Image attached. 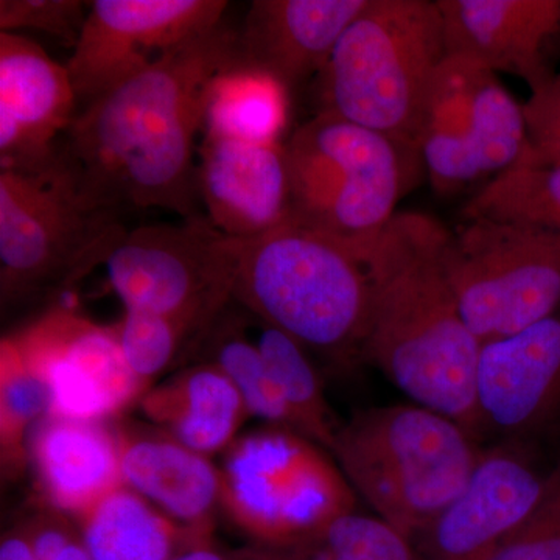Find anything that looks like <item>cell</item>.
Instances as JSON below:
<instances>
[{
	"label": "cell",
	"instance_id": "obj_1",
	"mask_svg": "<svg viewBox=\"0 0 560 560\" xmlns=\"http://www.w3.org/2000/svg\"><path fill=\"white\" fill-rule=\"evenodd\" d=\"M235 38L221 22L79 110L60 153L92 206L198 215L195 140L209 84L237 62Z\"/></svg>",
	"mask_w": 560,
	"mask_h": 560
},
{
	"label": "cell",
	"instance_id": "obj_12",
	"mask_svg": "<svg viewBox=\"0 0 560 560\" xmlns=\"http://www.w3.org/2000/svg\"><path fill=\"white\" fill-rule=\"evenodd\" d=\"M11 337L46 388L49 415L108 422L149 390L128 368L113 327L68 305Z\"/></svg>",
	"mask_w": 560,
	"mask_h": 560
},
{
	"label": "cell",
	"instance_id": "obj_18",
	"mask_svg": "<svg viewBox=\"0 0 560 560\" xmlns=\"http://www.w3.org/2000/svg\"><path fill=\"white\" fill-rule=\"evenodd\" d=\"M368 0H256L235 31L237 65L261 70L290 92L319 75Z\"/></svg>",
	"mask_w": 560,
	"mask_h": 560
},
{
	"label": "cell",
	"instance_id": "obj_29",
	"mask_svg": "<svg viewBox=\"0 0 560 560\" xmlns=\"http://www.w3.org/2000/svg\"><path fill=\"white\" fill-rule=\"evenodd\" d=\"M287 560H419L415 541L383 518L350 512Z\"/></svg>",
	"mask_w": 560,
	"mask_h": 560
},
{
	"label": "cell",
	"instance_id": "obj_8",
	"mask_svg": "<svg viewBox=\"0 0 560 560\" xmlns=\"http://www.w3.org/2000/svg\"><path fill=\"white\" fill-rule=\"evenodd\" d=\"M125 232L120 213L81 195L61 153L40 171H0L2 305L83 278L105 264Z\"/></svg>",
	"mask_w": 560,
	"mask_h": 560
},
{
	"label": "cell",
	"instance_id": "obj_28",
	"mask_svg": "<svg viewBox=\"0 0 560 560\" xmlns=\"http://www.w3.org/2000/svg\"><path fill=\"white\" fill-rule=\"evenodd\" d=\"M209 363L215 364L241 394L250 418L267 420L272 427L296 431V422L272 382L256 342L235 327L215 329Z\"/></svg>",
	"mask_w": 560,
	"mask_h": 560
},
{
	"label": "cell",
	"instance_id": "obj_20",
	"mask_svg": "<svg viewBox=\"0 0 560 560\" xmlns=\"http://www.w3.org/2000/svg\"><path fill=\"white\" fill-rule=\"evenodd\" d=\"M125 485L187 528L210 534L221 508L220 469L171 434L119 430Z\"/></svg>",
	"mask_w": 560,
	"mask_h": 560
},
{
	"label": "cell",
	"instance_id": "obj_6",
	"mask_svg": "<svg viewBox=\"0 0 560 560\" xmlns=\"http://www.w3.org/2000/svg\"><path fill=\"white\" fill-rule=\"evenodd\" d=\"M291 220L349 243L377 234L425 172L412 143L316 114L285 143Z\"/></svg>",
	"mask_w": 560,
	"mask_h": 560
},
{
	"label": "cell",
	"instance_id": "obj_27",
	"mask_svg": "<svg viewBox=\"0 0 560 560\" xmlns=\"http://www.w3.org/2000/svg\"><path fill=\"white\" fill-rule=\"evenodd\" d=\"M49 415L46 388L31 370L14 338L0 342V467L3 480H14L28 467V441Z\"/></svg>",
	"mask_w": 560,
	"mask_h": 560
},
{
	"label": "cell",
	"instance_id": "obj_23",
	"mask_svg": "<svg viewBox=\"0 0 560 560\" xmlns=\"http://www.w3.org/2000/svg\"><path fill=\"white\" fill-rule=\"evenodd\" d=\"M79 525L92 560H172L212 544L210 534L179 525L127 485L81 515Z\"/></svg>",
	"mask_w": 560,
	"mask_h": 560
},
{
	"label": "cell",
	"instance_id": "obj_16",
	"mask_svg": "<svg viewBox=\"0 0 560 560\" xmlns=\"http://www.w3.org/2000/svg\"><path fill=\"white\" fill-rule=\"evenodd\" d=\"M198 191L213 226L249 241L291 220L285 143H254L205 136Z\"/></svg>",
	"mask_w": 560,
	"mask_h": 560
},
{
	"label": "cell",
	"instance_id": "obj_32",
	"mask_svg": "<svg viewBox=\"0 0 560 560\" xmlns=\"http://www.w3.org/2000/svg\"><path fill=\"white\" fill-rule=\"evenodd\" d=\"M88 11L80 0H2L0 32L38 31L75 47Z\"/></svg>",
	"mask_w": 560,
	"mask_h": 560
},
{
	"label": "cell",
	"instance_id": "obj_9",
	"mask_svg": "<svg viewBox=\"0 0 560 560\" xmlns=\"http://www.w3.org/2000/svg\"><path fill=\"white\" fill-rule=\"evenodd\" d=\"M442 268L481 346L560 312V238L547 232L463 220L445 238Z\"/></svg>",
	"mask_w": 560,
	"mask_h": 560
},
{
	"label": "cell",
	"instance_id": "obj_22",
	"mask_svg": "<svg viewBox=\"0 0 560 560\" xmlns=\"http://www.w3.org/2000/svg\"><path fill=\"white\" fill-rule=\"evenodd\" d=\"M481 69L466 58L445 57L427 92L416 147L438 194H456L475 184L469 158L470 113Z\"/></svg>",
	"mask_w": 560,
	"mask_h": 560
},
{
	"label": "cell",
	"instance_id": "obj_13",
	"mask_svg": "<svg viewBox=\"0 0 560 560\" xmlns=\"http://www.w3.org/2000/svg\"><path fill=\"white\" fill-rule=\"evenodd\" d=\"M548 471L518 444L482 451L469 481L419 537L423 560H486L539 501Z\"/></svg>",
	"mask_w": 560,
	"mask_h": 560
},
{
	"label": "cell",
	"instance_id": "obj_15",
	"mask_svg": "<svg viewBox=\"0 0 560 560\" xmlns=\"http://www.w3.org/2000/svg\"><path fill=\"white\" fill-rule=\"evenodd\" d=\"M77 114L68 68L27 36L0 32V171L36 172L57 161L55 142Z\"/></svg>",
	"mask_w": 560,
	"mask_h": 560
},
{
	"label": "cell",
	"instance_id": "obj_14",
	"mask_svg": "<svg viewBox=\"0 0 560 560\" xmlns=\"http://www.w3.org/2000/svg\"><path fill=\"white\" fill-rule=\"evenodd\" d=\"M481 429L510 441L560 427V312L503 340L482 345L477 372Z\"/></svg>",
	"mask_w": 560,
	"mask_h": 560
},
{
	"label": "cell",
	"instance_id": "obj_31",
	"mask_svg": "<svg viewBox=\"0 0 560 560\" xmlns=\"http://www.w3.org/2000/svg\"><path fill=\"white\" fill-rule=\"evenodd\" d=\"M486 560H560V458L528 517Z\"/></svg>",
	"mask_w": 560,
	"mask_h": 560
},
{
	"label": "cell",
	"instance_id": "obj_3",
	"mask_svg": "<svg viewBox=\"0 0 560 560\" xmlns=\"http://www.w3.org/2000/svg\"><path fill=\"white\" fill-rule=\"evenodd\" d=\"M232 300L302 348L348 360L363 352L372 283L352 243L290 220L234 241Z\"/></svg>",
	"mask_w": 560,
	"mask_h": 560
},
{
	"label": "cell",
	"instance_id": "obj_25",
	"mask_svg": "<svg viewBox=\"0 0 560 560\" xmlns=\"http://www.w3.org/2000/svg\"><path fill=\"white\" fill-rule=\"evenodd\" d=\"M463 220L521 224L560 238V164L518 161L478 187Z\"/></svg>",
	"mask_w": 560,
	"mask_h": 560
},
{
	"label": "cell",
	"instance_id": "obj_34",
	"mask_svg": "<svg viewBox=\"0 0 560 560\" xmlns=\"http://www.w3.org/2000/svg\"><path fill=\"white\" fill-rule=\"evenodd\" d=\"M0 560H36L22 525L3 534L0 541Z\"/></svg>",
	"mask_w": 560,
	"mask_h": 560
},
{
	"label": "cell",
	"instance_id": "obj_36",
	"mask_svg": "<svg viewBox=\"0 0 560 560\" xmlns=\"http://www.w3.org/2000/svg\"><path fill=\"white\" fill-rule=\"evenodd\" d=\"M55 560H92L90 551L86 550V547H84L83 539H81V536L79 539H75L73 541H70L68 547L65 548L58 555V558Z\"/></svg>",
	"mask_w": 560,
	"mask_h": 560
},
{
	"label": "cell",
	"instance_id": "obj_2",
	"mask_svg": "<svg viewBox=\"0 0 560 560\" xmlns=\"http://www.w3.org/2000/svg\"><path fill=\"white\" fill-rule=\"evenodd\" d=\"M448 228L420 212H397L377 234L353 243L372 283L361 357L412 404L481 431L477 372L481 342L467 326L442 268Z\"/></svg>",
	"mask_w": 560,
	"mask_h": 560
},
{
	"label": "cell",
	"instance_id": "obj_7",
	"mask_svg": "<svg viewBox=\"0 0 560 560\" xmlns=\"http://www.w3.org/2000/svg\"><path fill=\"white\" fill-rule=\"evenodd\" d=\"M220 481L221 510L257 544L289 558L355 512L357 493L338 464L318 444L282 427L232 442Z\"/></svg>",
	"mask_w": 560,
	"mask_h": 560
},
{
	"label": "cell",
	"instance_id": "obj_21",
	"mask_svg": "<svg viewBox=\"0 0 560 560\" xmlns=\"http://www.w3.org/2000/svg\"><path fill=\"white\" fill-rule=\"evenodd\" d=\"M139 405L162 431L206 456L226 452L250 418L230 378L209 361L151 386Z\"/></svg>",
	"mask_w": 560,
	"mask_h": 560
},
{
	"label": "cell",
	"instance_id": "obj_17",
	"mask_svg": "<svg viewBox=\"0 0 560 560\" xmlns=\"http://www.w3.org/2000/svg\"><path fill=\"white\" fill-rule=\"evenodd\" d=\"M447 57L521 77L530 94L556 75L545 47L560 32V0H438Z\"/></svg>",
	"mask_w": 560,
	"mask_h": 560
},
{
	"label": "cell",
	"instance_id": "obj_35",
	"mask_svg": "<svg viewBox=\"0 0 560 560\" xmlns=\"http://www.w3.org/2000/svg\"><path fill=\"white\" fill-rule=\"evenodd\" d=\"M172 560H231L228 559L223 552L215 550L212 547V544L202 545V547L194 548V550H189L183 552V555L176 556L175 559Z\"/></svg>",
	"mask_w": 560,
	"mask_h": 560
},
{
	"label": "cell",
	"instance_id": "obj_5",
	"mask_svg": "<svg viewBox=\"0 0 560 560\" xmlns=\"http://www.w3.org/2000/svg\"><path fill=\"white\" fill-rule=\"evenodd\" d=\"M445 57L436 2L368 0L313 80L316 114L416 145L427 92Z\"/></svg>",
	"mask_w": 560,
	"mask_h": 560
},
{
	"label": "cell",
	"instance_id": "obj_10",
	"mask_svg": "<svg viewBox=\"0 0 560 560\" xmlns=\"http://www.w3.org/2000/svg\"><path fill=\"white\" fill-rule=\"evenodd\" d=\"M103 265L125 311L172 316L206 331L232 300L234 238L200 215L151 224L125 232Z\"/></svg>",
	"mask_w": 560,
	"mask_h": 560
},
{
	"label": "cell",
	"instance_id": "obj_11",
	"mask_svg": "<svg viewBox=\"0 0 560 560\" xmlns=\"http://www.w3.org/2000/svg\"><path fill=\"white\" fill-rule=\"evenodd\" d=\"M224 0H95L68 62L79 110L219 27Z\"/></svg>",
	"mask_w": 560,
	"mask_h": 560
},
{
	"label": "cell",
	"instance_id": "obj_19",
	"mask_svg": "<svg viewBox=\"0 0 560 560\" xmlns=\"http://www.w3.org/2000/svg\"><path fill=\"white\" fill-rule=\"evenodd\" d=\"M28 466L47 503L77 521L125 485L119 430L102 420L44 416L28 441Z\"/></svg>",
	"mask_w": 560,
	"mask_h": 560
},
{
	"label": "cell",
	"instance_id": "obj_4",
	"mask_svg": "<svg viewBox=\"0 0 560 560\" xmlns=\"http://www.w3.org/2000/svg\"><path fill=\"white\" fill-rule=\"evenodd\" d=\"M330 452L353 492L412 541L464 489L482 453L469 430L416 404L360 411Z\"/></svg>",
	"mask_w": 560,
	"mask_h": 560
},
{
	"label": "cell",
	"instance_id": "obj_24",
	"mask_svg": "<svg viewBox=\"0 0 560 560\" xmlns=\"http://www.w3.org/2000/svg\"><path fill=\"white\" fill-rule=\"evenodd\" d=\"M291 92L261 70L235 65L209 84L202 135L254 143H282Z\"/></svg>",
	"mask_w": 560,
	"mask_h": 560
},
{
	"label": "cell",
	"instance_id": "obj_26",
	"mask_svg": "<svg viewBox=\"0 0 560 560\" xmlns=\"http://www.w3.org/2000/svg\"><path fill=\"white\" fill-rule=\"evenodd\" d=\"M254 342L264 357L276 388L293 415L298 433L330 451L340 427L335 425L331 419L323 383L305 349L289 335L261 320Z\"/></svg>",
	"mask_w": 560,
	"mask_h": 560
},
{
	"label": "cell",
	"instance_id": "obj_33",
	"mask_svg": "<svg viewBox=\"0 0 560 560\" xmlns=\"http://www.w3.org/2000/svg\"><path fill=\"white\" fill-rule=\"evenodd\" d=\"M528 125V150L522 160L560 164V73L530 94L523 105Z\"/></svg>",
	"mask_w": 560,
	"mask_h": 560
},
{
	"label": "cell",
	"instance_id": "obj_30",
	"mask_svg": "<svg viewBox=\"0 0 560 560\" xmlns=\"http://www.w3.org/2000/svg\"><path fill=\"white\" fill-rule=\"evenodd\" d=\"M110 327L128 368L149 389L171 366L187 338L200 334L187 320L140 311H125L119 323Z\"/></svg>",
	"mask_w": 560,
	"mask_h": 560
}]
</instances>
